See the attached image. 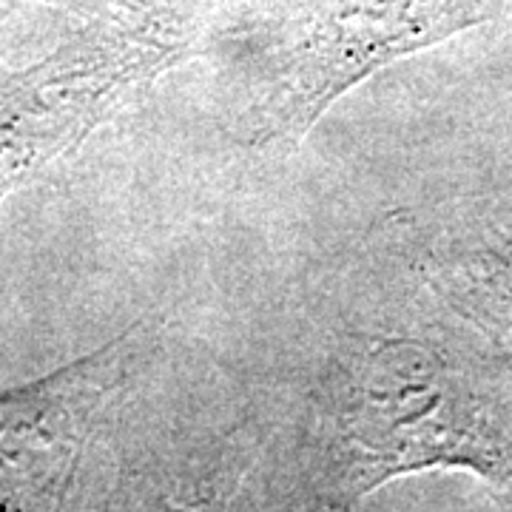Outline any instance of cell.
I'll return each mask as SVG.
<instances>
[{
  "label": "cell",
  "mask_w": 512,
  "mask_h": 512,
  "mask_svg": "<svg viewBox=\"0 0 512 512\" xmlns=\"http://www.w3.org/2000/svg\"><path fill=\"white\" fill-rule=\"evenodd\" d=\"M510 6L512 0H299L274 29L245 126L262 143L302 137L382 66L501 18Z\"/></svg>",
  "instance_id": "obj_2"
},
{
  "label": "cell",
  "mask_w": 512,
  "mask_h": 512,
  "mask_svg": "<svg viewBox=\"0 0 512 512\" xmlns=\"http://www.w3.org/2000/svg\"><path fill=\"white\" fill-rule=\"evenodd\" d=\"M441 276L461 311L512 345V239L441 265Z\"/></svg>",
  "instance_id": "obj_5"
},
{
  "label": "cell",
  "mask_w": 512,
  "mask_h": 512,
  "mask_svg": "<svg viewBox=\"0 0 512 512\" xmlns=\"http://www.w3.org/2000/svg\"><path fill=\"white\" fill-rule=\"evenodd\" d=\"M316 441L342 498L427 467L512 487V376L427 336H353L325 379Z\"/></svg>",
  "instance_id": "obj_1"
},
{
  "label": "cell",
  "mask_w": 512,
  "mask_h": 512,
  "mask_svg": "<svg viewBox=\"0 0 512 512\" xmlns=\"http://www.w3.org/2000/svg\"><path fill=\"white\" fill-rule=\"evenodd\" d=\"M134 330L0 393V512H69L100 410L123 382Z\"/></svg>",
  "instance_id": "obj_4"
},
{
  "label": "cell",
  "mask_w": 512,
  "mask_h": 512,
  "mask_svg": "<svg viewBox=\"0 0 512 512\" xmlns=\"http://www.w3.org/2000/svg\"><path fill=\"white\" fill-rule=\"evenodd\" d=\"M40 3H49V6H66L74 12H86V15H103L106 9H111L117 0H40Z\"/></svg>",
  "instance_id": "obj_6"
},
{
  "label": "cell",
  "mask_w": 512,
  "mask_h": 512,
  "mask_svg": "<svg viewBox=\"0 0 512 512\" xmlns=\"http://www.w3.org/2000/svg\"><path fill=\"white\" fill-rule=\"evenodd\" d=\"M163 15L114 6L52 55L0 77V200L77 148L128 94L188 55Z\"/></svg>",
  "instance_id": "obj_3"
}]
</instances>
